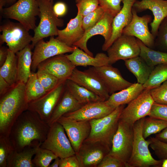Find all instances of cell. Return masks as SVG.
Masks as SVG:
<instances>
[{
    "label": "cell",
    "mask_w": 167,
    "mask_h": 167,
    "mask_svg": "<svg viewBox=\"0 0 167 167\" xmlns=\"http://www.w3.org/2000/svg\"><path fill=\"white\" fill-rule=\"evenodd\" d=\"M58 156L52 151L41 148L36 149L32 161L35 167H49L51 161Z\"/></svg>",
    "instance_id": "37"
},
{
    "label": "cell",
    "mask_w": 167,
    "mask_h": 167,
    "mask_svg": "<svg viewBox=\"0 0 167 167\" xmlns=\"http://www.w3.org/2000/svg\"><path fill=\"white\" fill-rule=\"evenodd\" d=\"M148 139L151 142L149 146L157 156L162 160L167 158V143L156 137H151Z\"/></svg>",
    "instance_id": "44"
},
{
    "label": "cell",
    "mask_w": 167,
    "mask_h": 167,
    "mask_svg": "<svg viewBox=\"0 0 167 167\" xmlns=\"http://www.w3.org/2000/svg\"><path fill=\"white\" fill-rule=\"evenodd\" d=\"M155 137L160 140L167 143V127L156 134Z\"/></svg>",
    "instance_id": "52"
},
{
    "label": "cell",
    "mask_w": 167,
    "mask_h": 167,
    "mask_svg": "<svg viewBox=\"0 0 167 167\" xmlns=\"http://www.w3.org/2000/svg\"><path fill=\"white\" fill-rule=\"evenodd\" d=\"M76 66L63 54L49 58L40 63L37 69L43 70L59 80L66 81L68 79Z\"/></svg>",
    "instance_id": "19"
},
{
    "label": "cell",
    "mask_w": 167,
    "mask_h": 167,
    "mask_svg": "<svg viewBox=\"0 0 167 167\" xmlns=\"http://www.w3.org/2000/svg\"><path fill=\"white\" fill-rule=\"evenodd\" d=\"M109 151L99 143L84 141L75 154L80 167H97Z\"/></svg>",
    "instance_id": "20"
},
{
    "label": "cell",
    "mask_w": 167,
    "mask_h": 167,
    "mask_svg": "<svg viewBox=\"0 0 167 167\" xmlns=\"http://www.w3.org/2000/svg\"><path fill=\"white\" fill-rule=\"evenodd\" d=\"M40 15L37 0H18L11 6L3 8L1 16L16 20L28 30H33L36 16Z\"/></svg>",
    "instance_id": "6"
},
{
    "label": "cell",
    "mask_w": 167,
    "mask_h": 167,
    "mask_svg": "<svg viewBox=\"0 0 167 167\" xmlns=\"http://www.w3.org/2000/svg\"><path fill=\"white\" fill-rule=\"evenodd\" d=\"M15 150L9 136L0 135V167H7L8 159Z\"/></svg>",
    "instance_id": "38"
},
{
    "label": "cell",
    "mask_w": 167,
    "mask_h": 167,
    "mask_svg": "<svg viewBox=\"0 0 167 167\" xmlns=\"http://www.w3.org/2000/svg\"><path fill=\"white\" fill-rule=\"evenodd\" d=\"M17 59L15 53L8 49L7 58L0 68V76L11 86L17 82Z\"/></svg>",
    "instance_id": "32"
},
{
    "label": "cell",
    "mask_w": 167,
    "mask_h": 167,
    "mask_svg": "<svg viewBox=\"0 0 167 167\" xmlns=\"http://www.w3.org/2000/svg\"><path fill=\"white\" fill-rule=\"evenodd\" d=\"M133 7L137 13L148 9L152 11L154 19L150 25L151 28V32L155 38L160 24L167 17V0H137Z\"/></svg>",
    "instance_id": "22"
},
{
    "label": "cell",
    "mask_w": 167,
    "mask_h": 167,
    "mask_svg": "<svg viewBox=\"0 0 167 167\" xmlns=\"http://www.w3.org/2000/svg\"><path fill=\"white\" fill-rule=\"evenodd\" d=\"M105 11L100 6L95 10L83 17V27L85 31L94 26L101 19Z\"/></svg>",
    "instance_id": "41"
},
{
    "label": "cell",
    "mask_w": 167,
    "mask_h": 167,
    "mask_svg": "<svg viewBox=\"0 0 167 167\" xmlns=\"http://www.w3.org/2000/svg\"><path fill=\"white\" fill-rule=\"evenodd\" d=\"M57 122L64 128L74 151L77 153L90 133L89 121H76L63 116Z\"/></svg>",
    "instance_id": "15"
},
{
    "label": "cell",
    "mask_w": 167,
    "mask_h": 167,
    "mask_svg": "<svg viewBox=\"0 0 167 167\" xmlns=\"http://www.w3.org/2000/svg\"><path fill=\"white\" fill-rule=\"evenodd\" d=\"M83 16L79 12L76 16L70 20L66 27L58 30L56 38L67 45L73 46L83 37L85 31L82 25Z\"/></svg>",
    "instance_id": "24"
},
{
    "label": "cell",
    "mask_w": 167,
    "mask_h": 167,
    "mask_svg": "<svg viewBox=\"0 0 167 167\" xmlns=\"http://www.w3.org/2000/svg\"><path fill=\"white\" fill-rule=\"evenodd\" d=\"M59 167H80V165L76 154H75L60 158Z\"/></svg>",
    "instance_id": "48"
},
{
    "label": "cell",
    "mask_w": 167,
    "mask_h": 167,
    "mask_svg": "<svg viewBox=\"0 0 167 167\" xmlns=\"http://www.w3.org/2000/svg\"><path fill=\"white\" fill-rule=\"evenodd\" d=\"M161 167H167V158L162 160Z\"/></svg>",
    "instance_id": "55"
},
{
    "label": "cell",
    "mask_w": 167,
    "mask_h": 167,
    "mask_svg": "<svg viewBox=\"0 0 167 167\" xmlns=\"http://www.w3.org/2000/svg\"><path fill=\"white\" fill-rule=\"evenodd\" d=\"M8 48L1 46L0 48V66H2L5 62L7 56Z\"/></svg>",
    "instance_id": "51"
},
{
    "label": "cell",
    "mask_w": 167,
    "mask_h": 167,
    "mask_svg": "<svg viewBox=\"0 0 167 167\" xmlns=\"http://www.w3.org/2000/svg\"><path fill=\"white\" fill-rule=\"evenodd\" d=\"M40 147L51 151L60 158L75 154L64 128L58 122L50 126L46 138Z\"/></svg>",
    "instance_id": "9"
},
{
    "label": "cell",
    "mask_w": 167,
    "mask_h": 167,
    "mask_svg": "<svg viewBox=\"0 0 167 167\" xmlns=\"http://www.w3.org/2000/svg\"><path fill=\"white\" fill-rule=\"evenodd\" d=\"M114 17L108 12L105 11L99 21L93 27L85 31L82 38L73 46L80 48L90 55L93 56V54L87 48L88 41L92 37L100 35L102 36L105 39L104 44L107 43L112 36V24Z\"/></svg>",
    "instance_id": "16"
},
{
    "label": "cell",
    "mask_w": 167,
    "mask_h": 167,
    "mask_svg": "<svg viewBox=\"0 0 167 167\" xmlns=\"http://www.w3.org/2000/svg\"><path fill=\"white\" fill-rule=\"evenodd\" d=\"M32 49L30 44L16 53L17 59V82L26 84L32 73Z\"/></svg>",
    "instance_id": "29"
},
{
    "label": "cell",
    "mask_w": 167,
    "mask_h": 167,
    "mask_svg": "<svg viewBox=\"0 0 167 167\" xmlns=\"http://www.w3.org/2000/svg\"><path fill=\"white\" fill-rule=\"evenodd\" d=\"M138 0H122L123 6L114 17L112 23V33L109 41L103 44L102 50L107 51L114 42L122 34L123 29L131 22L132 18V9Z\"/></svg>",
    "instance_id": "23"
},
{
    "label": "cell",
    "mask_w": 167,
    "mask_h": 167,
    "mask_svg": "<svg viewBox=\"0 0 167 167\" xmlns=\"http://www.w3.org/2000/svg\"><path fill=\"white\" fill-rule=\"evenodd\" d=\"M124 61L126 68L136 77L137 83L142 85L147 81L155 67L149 66L139 56Z\"/></svg>",
    "instance_id": "30"
},
{
    "label": "cell",
    "mask_w": 167,
    "mask_h": 167,
    "mask_svg": "<svg viewBox=\"0 0 167 167\" xmlns=\"http://www.w3.org/2000/svg\"><path fill=\"white\" fill-rule=\"evenodd\" d=\"M40 11V21L34 30L31 45L33 49L40 40L49 36H57L58 29L64 25V20L55 14L53 9V2L49 0H37Z\"/></svg>",
    "instance_id": "5"
},
{
    "label": "cell",
    "mask_w": 167,
    "mask_h": 167,
    "mask_svg": "<svg viewBox=\"0 0 167 167\" xmlns=\"http://www.w3.org/2000/svg\"><path fill=\"white\" fill-rule=\"evenodd\" d=\"M125 105L117 107L110 113L103 118L90 121V133L84 141L99 143L110 151L113 137L118 127L120 116Z\"/></svg>",
    "instance_id": "3"
},
{
    "label": "cell",
    "mask_w": 167,
    "mask_h": 167,
    "mask_svg": "<svg viewBox=\"0 0 167 167\" xmlns=\"http://www.w3.org/2000/svg\"><path fill=\"white\" fill-rule=\"evenodd\" d=\"M41 143L35 141L20 152L15 150L8 159L7 167H35L32 157Z\"/></svg>",
    "instance_id": "28"
},
{
    "label": "cell",
    "mask_w": 167,
    "mask_h": 167,
    "mask_svg": "<svg viewBox=\"0 0 167 167\" xmlns=\"http://www.w3.org/2000/svg\"><path fill=\"white\" fill-rule=\"evenodd\" d=\"M140 48L139 56L149 66L154 67L162 64H167V52L156 50L146 46L137 38Z\"/></svg>",
    "instance_id": "33"
},
{
    "label": "cell",
    "mask_w": 167,
    "mask_h": 167,
    "mask_svg": "<svg viewBox=\"0 0 167 167\" xmlns=\"http://www.w3.org/2000/svg\"><path fill=\"white\" fill-rule=\"evenodd\" d=\"M115 109L107 104L105 101L92 102L86 104L78 110L66 113L63 116L76 121H90L103 118Z\"/></svg>",
    "instance_id": "21"
},
{
    "label": "cell",
    "mask_w": 167,
    "mask_h": 167,
    "mask_svg": "<svg viewBox=\"0 0 167 167\" xmlns=\"http://www.w3.org/2000/svg\"><path fill=\"white\" fill-rule=\"evenodd\" d=\"M66 88L80 103L85 105L95 102L105 101L93 92L70 79L65 82Z\"/></svg>",
    "instance_id": "31"
},
{
    "label": "cell",
    "mask_w": 167,
    "mask_h": 167,
    "mask_svg": "<svg viewBox=\"0 0 167 167\" xmlns=\"http://www.w3.org/2000/svg\"><path fill=\"white\" fill-rule=\"evenodd\" d=\"M0 96V135L9 136L15 122L28 109L25 84L18 81Z\"/></svg>",
    "instance_id": "2"
},
{
    "label": "cell",
    "mask_w": 167,
    "mask_h": 167,
    "mask_svg": "<svg viewBox=\"0 0 167 167\" xmlns=\"http://www.w3.org/2000/svg\"><path fill=\"white\" fill-rule=\"evenodd\" d=\"M47 92L38 79L36 72H32L25 84V94L28 103Z\"/></svg>",
    "instance_id": "34"
},
{
    "label": "cell",
    "mask_w": 167,
    "mask_h": 167,
    "mask_svg": "<svg viewBox=\"0 0 167 167\" xmlns=\"http://www.w3.org/2000/svg\"><path fill=\"white\" fill-rule=\"evenodd\" d=\"M150 91L155 102L167 105V80L159 86L150 89Z\"/></svg>",
    "instance_id": "42"
},
{
    "label": "cell",
    "mask_w": 167,
    "mask_h": 167,
    "mask_svg": "<svg viewBox=\"0 0 167 167\" xmlns=\"http://www.w3.org/2000/svg\"><path fill=\"white\" fill-rule=\"evenodd\" d=\"M144 118L136 122L133 125L134 137L131 154L127 167H161L162 160H157L152 156L148 147L151 142L143 135Z\"/></svg>",
    "instance_id": "4"
},
{
    "label": "cell",
    "mask_w": 167,
    "mask_h": 167,
    "mask_svg": "<svg viewBox=\"0 0 167 167\" xmlns=\"http://www.w3.org/2000/svg\"><path fill=\"white\" fill-rule=\"evenodd\" d=\"M6 4L5 0H0V12L1 15L2 14L3 10V7Z\"/></svg>",
    "instance_id": "54"
},
{
    "label": "cell",
    "mask_w": 167,
    "mask_h": 167,
    "mask_svg": "<svg viewBox=\"0 0 167 167\" xmlns=\"http://www.w3.org/2000/svg\"><path fill=\"white\" fill-rule=\"evenodd\" d=\"M84 105L77 100L66 88L54 109L48 124L50 126L66 113L76 111Z\"/></svg>",
    "instance_id": "26"
},
{
    "label": "cell",
    "mask_w": 167,
    "mask_h": 167,
    "mask_svg": "<svg viewBox=\"0 0 167 167\" xmlns=\"http://www.w3.org/2000/svg\"><path fill=\"white\" fill-rule=\"evenodd\" d=\"M90 69L101 80L110 95L127 88L133 84L125 80L119 70L111 65L93 67Z\"/></svg>",
    "instance_id": "17"
},
{
    "label": "cell",
    "mask_w": 167,
    "mask_h": 167,
    "mask_svg": "<svg viewBox=\"0 0 167 167\" xmlns=\"http://www.w3.org/2000/svg\"><path fill=\"white\" fill-rule=\"evenodd\" d=\"M132 19L123 29L122 34L136 37L146 46L153 49L155 48V38L149 29L148 24L152 21V17L146 15L139 16L133 7Z\"/></svg>",
    "instance_id": "14"
},
{
    "label": "cell",
    "mask_w": 167,
    "mask_h": 167,
    "mask_svg": "<svg viewBox=\"0 0 167 167\" xmlns=\"http://www.w3.org/2000/svg\"><path fill=\"white\" fill-rule=\"evenodd\" d=\"M167 80V64L155 66L147 81L143 85L144 89L150 90L157 87Z\"/></svg>",
    "instance_id": "35"
},
{
    "label": "cell",
    "mask_w": 167,
    "mask_h": 167,
    "mask_svg": "<svg viewBox=\"0 0 167 167\" xmlns=\"http://www.w3.org/2000/svg\"><path fill=\"white\" fill-rule=\"evenodd\" d=\"M144 90L142 84L138 83H133L127 88L110 95L105 101L108 105L115 109L121 105L128 104Z\"/></svg>",
    "instance_id": "27"
},
{
    "label": "cell",
    "mask_w": 167,
    "mask_h": 167,
    "mask_svg": "<svg viewBox=\"0 0 167 167\" xmlns=\"http://www.w3.org/2000/svg\"><path fill=\"white\" fill-rule=\"evenodd\" d=\"M167 127V121L149 116L145 118L143 126V135L146 139L150 135L157 134Z\"/></svg>",
    "instance_id": "36"
},
{
    "label": "cell",
    "mask_w": 167,
    "mask_h": 167,
    "mask_svg": "<svg viewBox=\"0 0 167 167\" xmlns=\"http://www.w3.org/2000/svg\"><path fill=\"white\" fill-rule=\"evenodd\" d=\"M122 0H98L99 5L115 17L122 7L121 3Z\"/></svg>",
    "instance_id": "45"
},
{
    "label": "cell",
    "mask_w": 167,
    "mask_h": 167,
    "mask_svg": "<svg viewBox=\"0 0 167 167\" xmlns=\"http://www.w3.org/2000/svg\"><path fill=\"white\" fill-rule=\"evenodd\" d=\"M160 51L167 52V17L160 24L155 40V47Z\"/></svg>",
    "instance_id": "40"
},
{
    "label": "cell",
    "mask_w": 167,
    "mask_h": 167,
    "mask_svg": "<svg viewBox=\"0 0 167 167\" xmlns=\"http://www.w3.org/2000/svg\"><path fill=\"white\" fill-rule=\"evenodd\" d=\"M60 162V158L58 157L54 160V162L50 164L49 167H59Z\"/></svg>",
    "instance_id": "53"
},
{
    "label": "cell",
    "mask_w": 167,
    "mask_h": 167,
    "mask_svg": "<svg viewBox=\"0 0 167 167\" xmlns=\"http://www.w3.org/2000/svg\"><path fill=\"white\" fill-rule=\"evenodd\" d=\"M49 0L52 2H53V1H54V0Z\"/></svg>",
    "instance_id": "57"
},
{
    "label": "cell",
    "mask_w": 167,
    "mask_h": 167,
    "mask_svg": "<svg viewBox=\"0 0 167 167\" xmlns=\"http://www.w3.org/2000/svg\"><path fill=\"white\" fill-rule=\"evenodd\" d=\"M41 83L47 92L53 89L62 82L57 78L43 70L37 69L36 72Z\"/></svg>",
    "instance_id": "39"
},
{
    "label": "cell",
    "mask_w": 167,
    "mask_h": 167,
    "mask_svg": "<svg viewBox=\"0 0 167 167\" xmlns=\"http://www.w3.org/2000/svg\"><path fill=\"white\" fill-rule=\"evenodd\" d=\"M32 55V72H35L39 65L44 61L55 56L72 53L74 47L70 46L54 36H50L48 41L43 39L39 41L34 46Z\"/></svg>",
    "instance_id": "10"
},
{
    "label": "cell",
    "mask_w": 167,
    "mask_h": 167,
    "mask_svg": "<svg viewBox=\"0 0 167 167\" xmlns=\"http://www.w3.org/2000/svg\"><path fill=\"white\" fill-rule=\"evenodd\" d=\"M49 128L37 113L27 110L15 122L9 136L15 150L20 152L35 141L43 142Z\"/></svg>",
    "instance_id": "1"
},
{
    "label": "cell",
    "mask_w": 167,
    "mask_h": 167,
    "mask_svg": "<svg viewBox=\"0 0 167 167\" xmlns=\"http://www.w3.org/2000/svg\"><path fill=\"white\" fill-rule=\"evenodd\" d=\"M154 103L150 90L144 89L140 95L124 108L120 115L119 120L134 125L138 120L149 116Z\"/></svg>",
    "instance_id": "11"
},
{
    "label": "cell",
    "mask_w": 167,
    "mask_h": 167,
    "mask_svg": "<svg viewBox=\"0 0 167 167\" xmlns=\"http://www.w3.org/2000/svg\"><path fill=\"white\" fill-rule=\"evenodd\" d=\"M107 51L109 65H112L119 60L139 56L140 48L135 37L122 34Z\"/></svg>",
    "instance_id": "13"
},
{
    "label": "cell",
    "mask_w": 167,
    "mask_h": 167,
    "mask_svg": "<svg viewBox=\"0 0 167 167\" xmlns=\"http://www.w3.org/2000/svg\"><path fill=\"white\" fill-rule=\"evenodd\" d=\"M68 79L93 92L105 101L110 96L101 80L90 68L82 71L75 68Z\"/></svg>",
    "instance_id": "18"
},
{
    "label": "cell",
    "mask_w": 167,
    "mask_h": 167,
    "mask_svg": "<svg viewBox=\"0 0 167 167\" xmlns=\"http://www.w3.org/2000/svg\"><path fill=\"white\" fill-rule=\"evenodd\" d=\"M125 164L115 157L108 154L102 159L97 167H124Z\"/></svg>",
    "instance_id": "47"
},
{
    "label": "cell",
    "mask_w": 167,
    "mask_h": 167,
    "mask_svg": "<svg viewBox=\"0 0 167 167\" xmlns=\"http://www.w3.org/2000/svg\"><path fill=\"white\" fill-rule=\"evenodd\" d=\"M134 137L133 125L119 120L108 154L122 161L126 167L131 154Z\"/></svg>",
    "instance_id": "8"
},
{
    "label": "cell",
    "mask_w": 167,
    "mask_h": 167,
    "mask_svg": "<svg viewBox=\"0 0 167 167\" xmlns=\"http://www.w3.org/2000/svg\"><path fill=\"white\" fill-rule=\"evenodd\" d=\"M0 45L6 43L10 50L16 53L32 42L33 36L20 23L6 21L0 26Z\"/></svg>",
    "instance_id": "7"
},
{
    "label": "cell",
    "mask_w": 167,
    "mask_h": 167,
    "mask_svg": "<svg viewBox=\"0 0 167 167\" xmlns=\"http://www.w3.org/2000/svg\"><path fill=\"white\" fill-rule=\"evenodd\" d=\"M17 0H5L6 4H10L14 3Z\"/></svg>",
    "instance_id": "56"
},
{
    "label": "cell",
    "mask_w": 167,
    "mask_h": 167,
    "mask_svg": "<svg viewBox=\"0 0 167 167\" xmlns=\"http://www.w3.org/2000/svg\"><path fill=\"white\" fill-rule=\"evenodd\" d=\"M73 46V52L70 54L65 55L76 66H90L94 67H99L109 65L108 57L105 54L99 53L94 57L79 48Z\"/></svg>",
    "instance_id": "25"
},
{
    "label": "cell",
    "mask_w": 167,
    "mask_h": 167,
    "mask_svg": "<svg viewBox=\"0 0 167 167\" xmlns=\"http://www.w3.org/2000/svg\"><path fill=\"white\" fill-rule=\"evenodd\" d=\"M11 86L3 78L0 76V96L6 93Z\"/></svg>",
    "instance_id": "50"
},
{
    "label": "cell",
    "mask_w": 167,
    "mask_h": 167,
    "mask_svg": "<svg viewBox=\"0 0 167 167\" xmlns=\"http://www.w3.org/2000/svg\"><path fill=\"white\" fill-rule=\"evenodd\" d=\"M148 116L167 121V105L154 102Z\"/></svg>",
    "instance_id": "46"
},
{
    "label": "cell",
    "mask_w": 167,
    "mask_h": 167,
    "mask_svg": "<svg viewBox=\"0 0 167 167\" xmlns=\"http://www.w3.org/2000/svg\"><path fill=\"white\" fill-rule=\"evenodd\" d=\"M65 82H61L41 96L29 102L28 110L36 112L48 123L64 92Z\"/></svg>",
    "instance_id": "12"
},
{
    "label": "cell",
    "mask_w": 167,
    "mask_h": 167,
    "mask_svg": "<svg viewBox=\"0 0 167 167\" xmlns=\"http://www.w3.org/2000/svg\"><path fill=\"white\" fill-rule=\"evenodd\" d=\"M53 9L56 15L59 17L62 16L66 14L67 8L66 4L64 2H59L53 5Z\"/></svg>",
    "instance_id": "49"
},
{
    "label": "cell",
    "mask_w": 167,
    "mask_h": 167,
    "mask_svg": "<svg viewBox=\"0 0 167 167\" xmlns=\"http://www.w3.org/2000/svg\"><path fill=\"white\" fill-rule=\"evenodd\" d=\"M78 12L84 17L96 10L99 6L98 0H76Z\"/></svg>",
    "instance_id": "43"
}]
</instances>
